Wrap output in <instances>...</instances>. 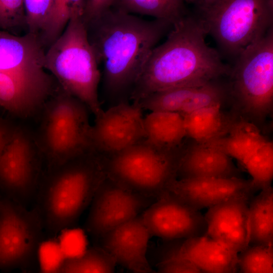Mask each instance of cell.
<instances>
[{
	"instance_id": "6da1fadb",
	"label": "cell",
	"mask_w": 273,
	"mask_h": 273,
	"mask_svg": "<svg viewBox=\"0 0 273 273\" xmlns=\"http://www.w3.org/2000/svg\"><path fill=\"white\" fill-rule=\"evenodd\" d=\"M207 34L196 15L187 14L173 24L165 41L155 47L145 62L130 94L133 102L155 93L199 87L230 75L232 68L206 43Z\"/></svg>"
},
{
	"instance_id": "7a4b0ae2",
	"label": "cell",
	"mask_w": 273,
	"mask_h": 273,
	"mask_svg": "<svg viewBox=\"0 0 273 273\" xmlns=\"http://www.w3.org/2000/svg\"><path fill=\"white\" fill-rule=\"evenodd\" d=\"M172 26L113 7L85 25L98 63L103 65L104 86L109 94H130L149 54Z\"/></svg>"
},
{
	"instance_id": "3957f363",
	"label": "cell",
	"mask_w": 273,
	"mask_h": 273,
	"mask_svg": "<svg viewBox=\"0 0 273 273\" xmlns=\"http://www.w3.org/2000/svg\"><path fill=\"white\" fill-rule=\"evenodd\" d=\"M106 177L105 157L93 150L49 168L39 182L34 206L44 232L55 237L75 226Z\"/></svg>"
},
{
	"instance_id": "277c9868",
	"label": "cell",
	"mask_w": 273,
	"mask_h": 273,
	"mask_svg": "<svg viewBox=\"0 0 273 273\" xmlns=\"http://www.w3.org/2000/svg\"><path fill=\"white\" fill-rule=\"evenodd\" d=\"M83 3L62 35L46 51L44 66L64 92L81 101L97 117L103 111L98 93L101 74L81 18Z\"/></svg>"
},
{
	"instance_id": "5b68a950",
	"label": "cell",
	"mask_w": 273,
	"mask_h": 273,
	"mask_svg": "<svg viewBox=\"0 0 273 273\" xmlns=\"http://www.w3.org/2000/svg\"><path fill=\"white\" fill-rule=\"evenodd\" d=\"M196 15L221 49L238 57L272 27V0H191Z\"/></svg>"
},
{
	"instance_id": "8992f818",
	"label": "cell",
	"mask_w": 273,
	"mask_h": 273,
	"mask_svg": "<svg viewBox=\"0 0 273 273\" xmlns=\"http://www.w3.org/2000/svg\"><path fill=\"white\" fill-rule=\"evenodd\" d=\"M35 136L49 168L62 165L92 151L87 107L60 87L42 108Z\"/></svg>"
},
{
	"instance_id": "52a82bcc",
	"label": "cell",
	"mask_w": 273,
	"mask_h": 273,
	"mask_svg": "<svg viewBox=\"0 0 273 273\" xmlns=\"http://www.w3.org/2000/svg\"><path fill=\"white\" fill-rule=\"evenodd\" d=\"M237 59L230 74L234 113L257 125L273 108V27Z\"/></svg>"
},
{
	"instance_id": "ba28073f",
	"label": "cell",
	"mask_w": 273,
	"mask_h": 273,
	"mask_svg": "<svg viewBox=\"0 0 273 273\" xmlns=\"http://www.w3.org/2000/svg\"><path fill=\"white\" fill-rule=\"evenodd\" d=\"M165 150L145 139L105 157L106 177L145 198L156 200L177 177L181 155Z\"/></svg>"
},
{
	"instance_id": "9c48e42d",
	"label": "cell",
	"mask_w": 273,
	"mask_h": 273,
	"mask_svg": "<svg viewBox=\"0 0 273 273\" xmlns=\"http://www.w3.org/2000/svg\"><path fill=\"white\" fill-rule=\"evenodd\" d=\"M42 222L36 209L9 199L0 203V271L27 269L37 261L43 240Z\"/></svg>"
},
{
	"instance_id": "30bf717a",
	"label": "cell",
	"mask_w": 273,
	"mask_h": 273,
	"mask_svg": "<svg viewBox=\"0 0 273 273\" xmlns=\"http://www.w3.org/2000/svg\"><path fill=\"white\" fill-rule=\"evenodd\" d=\"M41 157L35 136L15 126L0 157V186L9 199L27 208L39 184Z\"/></svg>"
},
{
	"instance_id": "8fae6325",
	"label": "cell",
	"mask_w": 273,
	"mask_h": 273,
	"mask_svg": "<svg viewBox=\"0 0 273 273\" xmlns=\"http://www.w3.org/2000/svg\"><path fill=\"white\" fill-rule=\"evenodd\" d=\"M154 201L106 177L91 202L85 230L99 240L113 229L140 215Z\"/></svg>"
},
{
	"instance_id": "7c38bea8",
	"label": "cell",
	"mask_w": 273,
	"mask_h": 273,
	"mask_svg": "<svg viewBox=\"0 0 273 273\" xmlns=\"http://www.w3.org/2000/svg\"><path fill=\"white\" fill-rule=\"evenodd\" d=\"M142 109L136 102L124 101L96 117L90 131L92 150L108 157L145 139Z\"/></svg>"
},
{
	"instance_id": "4fadbf2b",
	"label": "cell",
	"mask_w": 273,
	"mask_h": 273,
	"mask_svg": "<svg viewBox=\"0 0 273 273\" xmlns=\"http://www.w3.org/2000/svg\"><path fill=\"white\" fill-rule=\"evenodd\" d=\"M44 49L33 35L18 36L0 30V72L54 94L58 88L55 79L44 68Z\"/></svg>"
},
{
	"instance_id": "5bb4252c",
	"label": "cell",
	"mask_w": 273,
	"mask_h": 273,
	"mask_svg": "<svg viewBox=\"0 0 273 273\" xmlns=\"http://www.w3.org/2000/svg\"><path fill=\"white\" fill-rule=\"evenodd\" d=\"M140 216L152 237L187 239L206 233V222L200 211L167 192Z\"/></svg>"
},
{
	"instance_id": "9a60e30c",
	"label": "cell",
	"mask_w": 273,
	"mask_h": 273,
	"mask_svg": "<svg viewBox=\"0 0 273 273\" xmlns=\"http://www.w3.org/2000/svg\"><path fill=\"white\" fill-rule=\"evenodd\" d=\"M256 191L251 179L242 177L176 178L166 191L199 211L234 197H253Z\"/></svg>"
},
{
	"instance_id": "2e32d148",
	"label": "cell",
	"mask_w": 273,
	"mask_h": 273,
	"mask_svg": "<svg viewBox=\"0 0 273 273\" xmlns=\"http://www.w3.org/2000/svg\"><path fill=\"white\" fill-rule=\"evenodd\" d=\"M151 237L139 215L105 235L99 246L131 273H154L147 256Z\"/></svg>"
},
{
	"instance_id": "e0dca14e",
	"label": "cell",
	"mask_w": 273,
	"mask_h": 273,
	"mask_svg": "<svg viewBox=\"0 0 273 273\" xmlns=\"http://www.w3.org/2000/svg\"><path fill=\"white\" fill-rule=\"evenodd\" d=\"M253 197H234L209 208L206 236L238 254L249 246L248 206Z\"/></svg>"
},
{
	"instance_id": "ac0fdd59",
	"label": "cell",
	"mask_w": 273,
	"mask_h": 273,
	"mask_svg": "<svg viewBox=\"0 0 273 273\" xmlns=\"http://www.w3.org/2000/svg\"><path fill=\"white\" fill-rule=\"evenodd\" d=\"M163 259L187 261L202 273H238V254L206 235L184 239Z\"/></svg>"
},
{
	"instance_id": "d6986e66",
	"label": "cell",
	"mask_w": 273,
	"mask_h": 273,
	"mask_svg": "<svg viewBox=\"0 0 273 273\" xmlns=\"http://www.w3.org/2000/svg\"><path fill=\"white\" fill-rule=\"evenodd\" d=\"M177 176L179 179L240 177L230 157L205 143L197 142L180 155Z\"/></svg>"
},
{
	"instance_id": "ffe728a7",
	"label": "cell",
	"mask_w": 273,
	"mask_h": 273,
	"mask_svg": "<svg viewBox=\"0 0 273 273\" xmlns=\"http://www.w3.org/2000/svg\"><path fill=\"white\" fill-rule=\"evenodd\" d=\"M52 95L12 74L0 72V106L17 117L34 115Z\"/></svg>"
},
{
	"instance_id": "44dd1931",
	"label": "cell",
	"mask_w": 273,
	"mask_h": 273,
	"mask_svg": "<svg viewBox=\"0 0 273 273\" xmlns=\"http://www.w3.org/2000/svg\"><path fill=\"white\" fill-rule=\"evenodd\" d=\"M267 141L257 125L237 115L225 135L204 143L242 164L250 155Z\"/></svg>"
},
{
	"instance_id": "7402d4cb",
	"label": "cell",
	"mask_w": 273,
	"mask_h": 273,
	"mask_svg": "<svg viewBox=\"0 0 273 273\" xmlns=\"http://www.w3.org/2000/svg\"><path fill=\"white\" fill-rule=\"evenodd\" d=\"M237 116L224 114L221 105L198 109L183 116L186 135L199 143L221 137L226 133Z\"/></svg>"
},
{
	"instance_id": "603a6c76",
	"label": "cell",
	"mask_w": 273,
	"mask_h": 273,
	"mask_svg": "<svg viewBox=\"0 0 273 273\" xmlns=\"http://www.w3.org/2000/svg\"><path fill=\"white\" fill-rule=\"evenodd\" d=\"M143 124L145 139L163 150H176L186 136L184 117L178 113L151 111Z\"/></svg>"
},
{
	"instance_id": "cb8c5ba5",
	"label": "cell",
	"mask_w": 273,
	"mask_h": 273,
	"mask_svg": "<svg viewBox=\"0 0 273 273\" xmlns=\"http://www.w3.org/2000/svg\"><path fill=\"white\" fill-rule=\"evenodd\" d=\"M249 246L273 245V189L260 190L248 206Z\"/></svg>"
},
{
	"instance_id": "d4e9b609",
	"label": "cell",
	"mask_w": 273,
	"mask_h": 273,
	"mask_svg": "<svg viewBox=\"0 0 273 273\" xmlns=\"http://www.w3.org/2000/svg\"><path fill=\"white\" fill-rule=\"evenodd\" d=\"M112 7L128 14L152 16L172 25L188 14L185 2L180 0H114Z\"/></svg>"
},
{
	"instance_id": "484cf974",
	"label": "cell",
	"mask_w": 273,
	"mask_h": 273,
	"mask_svg": "<svg viewBox=\"0 0 273 273\" xmlns=\"http://www.w3.org/2000/svg\"><path fill=\"white\" fill-rule=\"evenodd\" d=\"M83 0H54L47 23L38 40L48 49L62 35Z\"/></svg>"
},
{
	"instance_id": "4316f807",
	"label": "cell",
	"mask_w": 273,
	"mask_h": 273,
	"mask_svg": "<svg viewBox=\"0 0 273 273\" xmlns=\"http://www.w3.org/2000/svg\"><path fill=\"white\" fill-rule=\"evenodd\" d=\"M116 265L103 249L94 246L80 256L66 259L59 273H116Z\"/></svg>"
},
{
	"instance_id": "83f0119b",
	"label": "cell",
	"mask_w": 273,
	"mask_h": 273,
	"mask_svg": "<svg viewBox=\"0 0 273 273\" xmlns=\"http://www.w3.org/2000/svg\"><path fill=\"white\" fill-rule=\"evenodd\" d=\"M242 165L252 176L257 191L271 186L273 177V144L267 141L244 161Z\"/></svg>"
},
{
	"instance_id": "f1b7e54d",
	"label": "cell",
	"mask_w": 273,
	"mask_h": 273,
	"mask_svg": "<svg viewBox=\"0 0 273 273\" xmlns=\"http://www.w3.org/2000/svg\"><path fill=\"white\" fill-rule=\"evenodd\" d=\"M273 273V245L248 246L238 254V272Z\"/></svg>"
},
{
	"instance_id": "f546056e",
	"label": "cell",
	"mask_w": 273,
	"mask_h": 273,
	"mask_svg": "<svg viewBox=\"0 0 273 273\" xmlns=\"http://www.w3.org/2000/svg\"><path fill=\"white\" fill-rule=\"evenodd\" d=\"M66 260L57 238L43 240L37 252L38 273H59Z\"/></svg>"
},
{
	"instance_id": "4dcf8cb0",
	"label": "cell",
	"mask_w": 273,
	"mask_h": 273,
	"mask_svg": "<svg viewBox=\"0 0 273 273\" xmlns=\"http://www.w3.org/2000/svg\"><path fill=\"white\" fill-rule=\"evenodd\" d=\"M54 0H24L26 27L37 39L47 22Z\"/></svg>"
},
{
	"instance_id": "1f68e13d",
	"label": "cell",
	"mask_w": 273,
	"mask_h": 273,
	"mask_svg": "<svg viewBox=\"0 0 273 273\" xmlns=\"http://www.w3.org/2000/svg\"><path fill=\"white\" fill-rule=\"evenodd\" d=\"M57 239L66 259L81 256L88 248L84 231L75 226L62 231Z\"/></svg>"
},
{
	"instance_id": "d6a6232c",
	"label": "cell",
	"mask_w": 273,
	"mask_h": 273,
	"mask_svg": "<svg viewBox=\"0 0 273 273\" xmlns=\"http://www.w3.org/2000/svg\"><path fill=\"white\" fill-rule=\"evenodd\" d=\"M22 27H26L24 0H0V30Z\"/></svg>"
},
{
	"instance_id": "836d02e7",
	"label": "cell",
	"mask_w": 273,
	"mask_h": 273,
	"mask_svg": "<svg viewBox=\"0 0 273 273\" xmlns=\"http://www.w3.org/2000/svg\"><path fill=\"white\" fill-rule=\"evenodd\" d=\"M114 2V0H84L81 18L85 25L111 9Z\"/></svg>"
},
{
	"instance_id": "e575fe53",
	"label": "cell",
	"mask_w": 273,
	"mask_h": 273,
	"mask_svg": "<svg viewBox=\"0 0 273 273\" xmlns=\"http://www.w3.org/2000/svg\"><path fill=\"white\" fill-rule=\"evenodd\" d=\"M154 273H202L192 264L184 260L163 259Z\"/></svg>"
},
{
	"instance_id": "d590c367",
	"label": "cell",
	"mask_w": 273,
	"mask_h": 273,
	"mask_svg": "<svg viewBox=\"0 0 273 273\" xmlns=\"http://www.w3.org/2000/svg\"><path fill=\"white\" fill-rule=\"evenodd\" d=\"M15 125L6 119L0 118V157L8 142Z\"/></svg>"
},
{
	"instance_id": "8d00e7d4",
	"label": "cell",
	"mask_w": 273,
	"mask_h": 273,
	"mask_svg": "<svg viewBox=\"0 0 273 273\" xmlns=\"http://www.w3.org/2000/svg\"><path fill=\"white\" fill-rule=\"evenodd\" d=\"M22 273H29V272H22Z\"/></svg>"
},
{
	"instance_id": "74e56055",
	"label": "cell",
	"mask_w": 273,
	"mask_h": 273,
	"mask_svg": "<svg viewBox=\"0 0 273 273\" xmlns=\"http://www.w3.org/2000/svg\"><path fill=\"white\" fill-rule=\"evenodd\" d=\"M1 199H2L0 198V203H1Z\"/></svg>"
},
{
	"instance_id": "f35d334b",
	"label": "cell",
	"mask_w": 273,
	"mask_h": 273,
	"mask_svg": "<svg viewBox=\"0 0 273 273\" xmlns=\"http://www.w3.org/2000/svg\"><path fill=\"white\" fill-rule=\"evenodd\" d=\"M118 273H120V272H118Z\"/></svg>"
}]
</instances>
